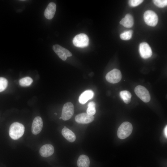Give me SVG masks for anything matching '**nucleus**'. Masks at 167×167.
Masks as SVG:
<instances>
[{
    "mask_svg": "<svg viewBox=\"0 0 167 167\" xmlns=\"http://www.w3.org/2000/svg\"><path fill=\"white\" fill-rule=\"evenodd\" d=\"M62 134L63 136L70 142H73L76 139V136L74 133L66 126H64L62 129Z\"/></svg>",
    "mask_w": 167,
    "mask_h": 167,
    "instance_id": "nucleus-15",
    "label": "nucleus"
},
{
    "mask_svg": "<svg viewBox=\"0 0 167 167\" xmlns=\"http://www.w3.org/2000/svg\"><path fill=\"white\" fill-rule=\"evenodd\" d=\"M96 112L95 107H88L87 109V113L89 115L93 116Z\"/></svg>",
    "mask_w": 167,
    "mask_h": 167,
    "instance_id": "nucleus-24",
    "label": "nucleus"
},
{
    "mask_svg": "<svg viewBox=\"0 0 167 167\" xmlns=\"http://www.w3.org/2000/svg\"><path fill=\"white\" fill-rule=\"evenodd\" d=\"M154 3L158 7L163 8L167 6V0H154Z\"/></svg>",
    "mask_w": 167,
    "mask_h": 167,
    "instance_id": "nucleus-22",
    "label": "nucleus"
},
{
    "mask_svg": "<svg viewBox=\"0 0 167 167\" xmlns=\"http://www.w3.org/2000/svg\"><path fill=\"white\" fill-rule=\"evenodd\" d=\"M62 119V117H60L59 118V119Z\"/></svg>",
    "mask_w": 167,
    "mask_h": 167,
    "instance_id": "nucleus-27",
    "label": "nucleus"
},
{
    "mask_svg": "<svg viewBox=\"0 0 167 167\" xmlns=\"http://www.w3.org/2000/svg\"><path fill=\"white\" fill-rule=\"evenodd\" d=\"M8 85V81L5 78L0 77V92L4 90Z\"/></svg>",
    "mask_w": 167,
    "mask_h": 167,
    "instance_id": "nucleus-21",
    "label": "nucleus"
},
{
    "mask_svg": "<svg viewBox=\"0 0 167 167\" xmlns=\"http://www.w3.org/2000/svg\"><path fill=\"white\" fill-rule=\"evenodd\" d=\"M54 152L53 146L50 144H46L40 148L39 153L41 155L44 157H47L52 155Z\"/></svg>",
    "mask_w": 167,
    "mask_h": 167,
    "instance_id": "nucleus-12",
    "label": "nucleus"
},
{
    "mask_svg": "<svg viewBox=\"0 0 167 167\" xmlns=\"http://www.w3.org/2000/svg\"><path fill=\"white\" fill-rule=\"evenodd\" d=\"M120 23L127 28H130L134 24V20L132 16L130 14H126L120 21Z\"/></svg>",
    "mask_w": 167,
    "mask_h": 167,
    "instance_id": "nucleus-16",
    "label": "nucleus"
},
{
    "mask_svg": "<svg viewBox=\"0 0 167 167\" xmlns=\"http://www.w3.org/2000/svg\"><path fill=\"white\" fill-rule=\"evenodd\" d=\"M143 1L142 0H130L129 1V3L131 6L135 7L140 4Z\"/></svg>",
    "mask_w": 167,
    "mask_h": 167,
    "instance_id": "nucleus-23",
    "label": "nucleus"
},
{
    "mask_svg": "<svg viewBox=\"0 0 167 167\" xmlns=\"http://www.w3.org/2000/svg\"><path fill=\"white\" fill-rule=\"evenodd\" d=\"M88 107H96L95 103L91 101L88 104Z\"/></svg>",
    "mask_w": 167,
    "mask_h": 167,
    "instance_id": "nucleus-25",
    "label": "nucleus"
},
{
    "mask_svg": "<svg viewBox=\"0 0 167 167\" xmlns=\"http://www.w3.org/2000/svg\"><path fill=\"white\" fill-rule=\"evenodd\" d=\"M43 126L41 118L39 116L36 117L33 120L32 126V132L34 135H37L41 131Z\"/></svg>",
    "mask_w": 167,
    "mask_h": 167,
    "instance_id": "nucleus-10",
    "label": "nucleus"
},
{
    "mask_svg": "<svg viewBox=\"0 0 167 167\" xmlns=\"http://www.w3.org/2000/svg\"><path fill=\"white\" fill-rule=\"evenodd\" d=\"M24 126L22 124L18 122H14L10 127L9 135L12 139H18L24 135Z\"/></svg>",
    "mask_w": 167,
    "mask_h": 167,
    "instance_id": "nucleus-1",
    "label": "nucleus"
},
{
    "mask_svg": "<svg viewBox=\"0 0 167 167\" xmlns=\"http://www.w3.org/2000/svg\"><path fill=\"white\" fill-rule=\"evenodd\" d=\"M90 161L89 157L86 155H82L79 157L77 161L78 167H89Z\"/></svg>",
    "mask_w": 167,
    "mask_h": 167,
    "instance_id": "nucleus-17",
    "label": "nucleus"
},
{
    "mask_svg": "<svg viewBox=\"0 0 167 167\" xmlns=\"http://www.w3.org/2000/svg\"><path fill=\"white\" fill-rule=\"evenodd\" d=\"M143 18L145 23L150 26H155L158 22L157 15L152 11L148 10L146 11L144 14Z\"/></svg>",
    "mask_w": 167,
    "mask_h": 167,
    "instance_id": "nucleus-5",
    "label": "nucleus"
},
{
    "mask_svg": "<svg viewBox=\"0 0 167 167\" xmlns=\"http://www.w3.org/2000/svg\"><path fill=\"white\" fill-rule=\"evenodd\" d=\"M94 92L91 90H87L83 92L79 98V102L82 104H85L89 100L92 99L94 96Z\"/></svg>",
    "mask_w": 167,
    "mask_h": 167,
    "instance_id": "nucleus-14",
    "label": "nucleus"
},
{
    "mask_svg": "<svg viewBox=\"0 0 167 167\" xmlns=\"http://www.w3.org/2000/svg\"><path fill=\"white\" fill-rule=\"evenodd\" d=\"M56 7V5L54 2H51L49 4L44 12V15L46 19H51L54 17Z\"/></svg>",
    "mask_w": 167,
    "mask_h": 167,
    "instance_id": "nucleus-13",
    "label": "nucleus"
},
{
    "mask_svg": "<svg viewBox=\"0 0 167 167\" xmlns=\"http://www.w3.org/2000/svg\"><path fill=\"white\" fill-rule=\"evenodd\" d=\"M94 119V117L88 115L87 113H82L77 115L75 118V121L81 124H88L92 122Z\"/></svg>",
    "mask_w": 167,
    "mask_h": 167,
    "instance_id": "nucleus-11",
    "label": "nucleus"
},
{
    "mask_svg": "<svg viewBox=\"0 0 167 167\" xmlns=\"http://www.w3.org/2000/svg\"><path fill=\"white\" fill-rule=\"evenodd\" d=\"M140 56L144 59L150 57L152 54L151 49L147 43L143 42L140 44L139 48Z\"/></svg>",
    "mask_w": 167,
    "mask_h": 167,
    "instance_id": "nucleus-9",
    "label": "nucleus"
},
{
    "mask_svg": "<svg viewBox=\"0 0 167 167\" xmlns=\"http://www.w3.org/2000/svg\"><path fill=\"white\" fill-rule=\"evenodd\" d=\"M136 95L144 102L150 101L151 97L148 90L144 87L141 85L136 86L134 90Z\"/></svg>",
    "mask_w": 167,
    "mask_h": 167,
    "instance_id": "nucleus-4",
    "label": "nucleus"
},
{
    "mask_svg": "<svg viewBox=\"0 0 167 167\" xmlns=\"http://www.w3.org/2000/svg\"><path fill=\"white\" fill-rule=\"evenodd\" d=\"M89 39L88 36L84 33H80L75 36L73 40L74 45L77 47L84 48L89 45Z\"/></svg>",
    "mask_w": 167,
    "mask_h": 167,
    "instance_id": "nucleus-3",
    "label": "nucleus"
},
{
    "mask_svg": "<svg viewBox=\"0 0 167 167\" xmlns=\"http://www.w3.org/2000/svg\"><path fill=\"white\" fill-rule=\"evenodd\" d=\"M33 82V79L29 77L22 78L19 80V84L21 86L27 87L30 86Z\"/></svg>",
    "mask_w": 167,
    "mask_h": 167,
    "instance_id": "nucleus-19",
    "label": "nucleus"
},
{
    "mask_svg": "<svg viewBox=\"0 0 167 167\" xmlns=\"http://www.w3.org/2000/svg\"><path fill=\"white\" fill-rule=\"evenodd\" d=\"M132 33V30H130L125 31L120 34V37L122 40H128L131 38Z\"/></svg>",
    "mask_w": 167,
    "mask_h": 167,
    "instance_id": "nucleus-20",
    "label": "nucleus"
},
{
    "mask_svg": "<svg viewBox=\"0 0 167 167\" xmlns=\"http://www.w3.org/2000/svg\"><path fill=\"white\" fill-rule=\"evenodd\" d=\"M54 114H56V115H57V114L56 113H54Z\"/></svg>",
    "mask_w": 167,
    "mask_h": 167,
    "instance_id": "nucleus-28",
    "label": "nucleus"
},
{
    "mask_svg": "<svg viewBox=\"0 0 167 167\" xmlns=\"http://www.w3.org/2000/svg\"><path fill=\"white\" fill-rule=\"evenodd\" d=\"M74 113V106L73 104L70 102L65 104L62 108V118L64 121L70 119Z\"/></svg>",
    "mask_w": 167,
    "mask_h": 167,
    "instance_id": "nucleus-6",
    "label": "nucleus"
},
{
    "mask_svg": "<svg viewBox=\"0 0 167 167\" xmlns=\"http://www.w3.org/2000/svg\"><path fill=\"white\" fill-rule=\"evenodd\" d=\"M105 78L106 80L110 83L112 84L118 83L122 79L121 72L119 70L114 69L106 74Z\"/></svg>",
    "mask_w": 167,
    "mask_h": 167,
    "instance_id": "nucleus-7",
    "label": "nucleus"
},
{
    "mask_svg": "<svg viewBox=\"0 0 167 167\" xmlns=\"http://www.w3.org/2000/svg\"><path fill=\"white\" fill-rule=\"evenodd\" d=\"M133 126L131 123L128 122H123L118 129V137L121 139L126 138L131 134Z\"/></svg>",
    "mask_w": 167,
    "mask_h": 167,
    "instance_id": "nucleus-2",
    "label": "nucleus"
},
{
    "mask_svg": "<svg viewBox=\"0 0 167 167\" xmlns=\"http://www.w3.org/2000/svg\"><path fill=\"white\" fill-rule=\"evenodd\" d=\"M164 134L165 137L167 138V126L165 127L164 129Z\"/></svg>",
    "mask_w": 167,
    "mask_h": 167,
    "instance_id": "nucleus-26",
    "label": "nucleus"
},
{
    "mask_svg": "<svg viewBox=\"0 0 167 167\" xmlns=\"http://www.w3.org/2000/svg\"><path fill=\"white\" fill-rule=\"evenodd\" d=\"M53 49L59 58L63 61H65L68 57L72 55L68 50L58 44L54 45Z\"/></svg>",
    "mask_w": 167,
    "mask_h": 167,
    "instance_id": "nucleus-8",
    "label": "nucleus"
},
{
    "mask_svg": "<svg viewBox=\"0 0 167 167\" xmlns=\"http://www.w3.org/2000/svg\"><path fill=\"white\" fill-rule=\"evenodd\" d=\"M120 96L123 101L126 104L129 103L131 101V93L126 90L121 91Z\"/></svg>",
    "mask_w": 167,
    "mask_h": 167,
    "instance_id": "nucleus-18",
    "label": "nucleus"
}]
</instances>
